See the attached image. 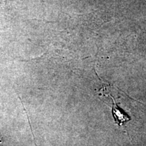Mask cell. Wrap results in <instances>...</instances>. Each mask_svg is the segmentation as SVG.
I'll return each instance as SVG.
<instances>
[{"mask_svg": "<svg viewBox=\"0 0 146 146\" xmlns=\"http://www.w3.org/2000/svg\"><path fill=\"white\" fill-rule=\"evenodd\" d=\"M113 100V106L112 108V116L114 118L115 123L119 126H125V124L127 123L130 120V118L125 114V113L122 112L121 109L115 104L114 98L112 96Z\"/></svg>", "mask_w": 146, "mask_h": 146, "instance_id": "6da1fadb", "label": "cell"}, {"mask_svg": "<svg viewBox=\"0 0 146 146\" xmlns=\"http://www.w3.org/2000/svg\"><path fill=\"white\" fill-rule=\"evenodd\" d=\"M6 4V0H0V8H4Z\"/></svg>", "mask_w": 146, "mask_h": 146, "instance_id": "7a4b0ae2", "label": "cell"}]
</instances>
